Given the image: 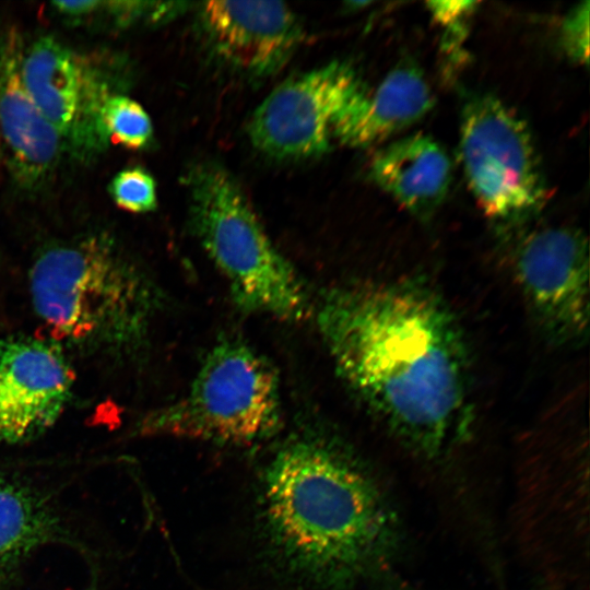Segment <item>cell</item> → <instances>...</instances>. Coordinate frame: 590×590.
Returning a JSON list of instances; mask_svg holds the SVG:
<instances>
[{
	"instance_id": "obj_7",
	"label": "cell",
	"mask_w": 590,
	"mask_h": 590,
	"mask_svg": "<svg viewBox=\"0 0 590 590\" xmlns=\"http://www.w3.org/2000/svg\"><path fill=\"white\" fill-rule=\"evenodd\" d=\"M363 86L355 70L340 61L288 79L255 110L250 140L273 157L320 155L329 148L337 121Z\"/></svg>"
},
{
	"instance_id": "obj_10",
	"label": "cell",
	"mask_w": 590,
	"mask_h": 590,
	"mask_svg": "<svg viewBox=\"0 0 590 590\" xmlns=\"http://www.w3.org/2000/svg\"><path fill=\"white\" fill-rule=\"evenodd\" d=\"M72 384V369L56 342L0 338V447L31 441L50 428Z\"/></svg>"
},
{
	"instance_id": "obj_3",
	"label": "cell",
	"mask_w": 590,
	"mask_h": 590,
	"mask_svg": "<svg viewBox=\"0 0 590 590\" xmlns=\"http://www.w3.org/2000/svg\"><path fill=\"white\" fill-rule=\"evenodd\" d=\"M30 290L57 338L118 356L144 346L160 306L146 274L102 234L45 249L31 268Z\"/></svg>"
},
{
	"instance_id": "obj_14",
	"label": "cell",
	"mask_w": 590,
	"mask_h": 590,
	"mask_svg": "<svg viewBox=\"0 0 590 590\" xmlns=\"http://www.w3.org/2000/svg\"><path fill=\"white\" fill-rule=\"evenodd\" d=\"M451 162L432 137L416 133L389 143L373 157L371 180L412 214L429 217L444 202Z\"/></svg>"
},
{
	"instance_id": "obj_19",
	"label": "cell",
	"mask_w": 590,
	"mask_h": 590,
	"mask_svg": "<svg viewBox=\"0 0 590 590\" xmlns=\"http://www.w3.org/2000/svg\"><path fill=\"white\" fill-rule=\"evenodd\" d=\"M432 16L446 32L445 45L448 51L462 42L467 23L477 2L475 1H429L426 3ZM460 45V44H459Z\"/></svg>"
},
{
	"instance_id": "obj_1",
	"label": "cell",
	"mask_w": 590,
	"mask_h": 590,
	"mask_svg": "<svg viewBox=\"0 0 590 590\" xmlns=\"http://www.w3.org/2000/svg\"><path fill=\"white\" fill-rule=\"evenodd\" d=\"M317 323L340 377L400 440L435 457L463 437L468 352L438 294L408 281L347 284L321 299Z\"/></svg>"
},
{
	"instance_id": "obj_5",
	"label": "cell",
	"mask_w": 590,
	"mask_h": 590,
	"mask_svg": "<svg viewBox=\"0 0 590 590\" xmlns=\"http://www.w3.org/2000/svg\"><path fill=\"white\" fill-rule=\"evenodd\" d=\"M282 423L274 367L238 339L217 342L205 355L188 392L149 413L143 435L250 445L274 435Z\"/></svg>"
},
{
	"instance_id": "obj_2",
	"label": "cell",
	"mask_w": 590,
	"mask_h": 590,
	"mask_svg": "<svg viewBox=\"0 0 590 590\" xmlns=\"http://www.w3.org/2000/svg\"><path fill=\"white\" fill-rule=\"evenodd\" d=\"M267 529L291 568L338 585L378 562L394 533L391 510L369 474L317 437L285 444L263 479Z\"/></svg>"
},
{
	"instance_id": "obj_18",
	"label": "cell",
	"mask_w": 590,
	"mask_h": 590,
	"mask_svg": "<svg viewBox=\"0 0 590 590\" xmlns=\"http://www.w3.org/2000/svg\"><path fill=\"white\" fill-rule=\"evenodd\" d=\"M589 1L579 3L565 16L560 28L565 54L580 64L589 60Z\"/></svg>"
},
{
	"instance_id": "obj_17",
	"label": "cell",
	"mask_w": 590,
	"mask_h": 590,
	"mask_svg": "<svg viewBox=\"0 0 590 590\" xmlns=\"http://www.w3.org/2000/svg\"><path fill=\"white\" fill-rule=\"evenodd\" d=\"M109 193L116 205L133 213H146L156 208V184L142 167L120 170L109 184Z\"/></svg>"
},
{
	"instance_id": "obj_4",
	"label": "cell",
	"mask_w": 590,
	"mask_h": 590,
	"mask_svg": "<svg viewBox=\"0 0 590 590\" xmlns=\"http://www.w3.org/2000/svg\"><path fill=\"white\" fill-rule=\"evenodd\" d=\"M190 222L241 310L299 322L312 307L292 264L276 249L232 175L203 163L188 175Z\"/></svg>"
},
{
	"instance_id": "obj_13",
	"label": "cell",
	"mask_w": 590,
	"mask_h": 590,
	"mask_svg": "<svg viewBox=\"0 0 590 590\" xmlns=\"http://www.w3.org/2000/svg\"><path fill=\"white\" fill-rule=\"evenodd\" d=\"M433 106L422 70L403 61L371 91L361 88L337 121L333 138L352 148L369 146L421 120Z\"/></svg>"
},
{
	"instance_id": "obj_8",
	"label": "cell",
	"mask_w": 590,
	"mask_h": 590,
	"mask_svg": "<svg viewBox=\"0 0 590 590\" xmlns=\"http://www.w3.org/2000/svg\"><path fill=\"white\" fill-rule=\"evenodd\" d=\"M512 272L522 296L555 341L586 334L589 323L587 239L573 227L547 226L524 235L515 248Z\"/></svg>"
},
{
	"instance_id": "obj_11",
	"label": "cell",
	"mask_w": 590,
	"mask_h": 590,
	"mask_svg": "<svg viewBox=\"0 0 590 590\" xmlns=\"http://www.w3.org/2000/svg\"><path fill=\"white\" fill-rule=\"evenodd\" d=\"M200 19L216 54L258 76L279 70L304 37L299 19L279 1H209Z\"/></svg>"
},
{
	"instance_id": "obj_12",
	"label": "cell",
	"mask_w": 590,
	"mask_h": 590,
	"mask_svg": "<svg viewBox=\"0 0 590 590\" xmlns=\"http://www.w3.org/2000/svg\"><path fill=\"white\" fill-rule=\"evenodd\" d=\"M22 51L15 34L0 46V137L14 174L33 187L55 168L64 144L22 81Z\"/></svg>"
},
{
	"instance_id": "obj_9",
	"label": "cell",
	"mask_w": 590,
	"mask_h": 590,
	"mask_svg": "<svg viewBox=\"0 0 590 590\" xmlns=\"http://www.w3.org/2000/svg\"><path fill=\"white\" fill-rule=\"evenodd\" d=\"M20 72L64 146L83 156L106 146L101 114L113 92L90 61L58 39L43 36L22 51Z\"/></svg>"
},
{
	"instance_id": "obj_16",
	"label": "cell",
	"mask_w": 590,
	"mask_h": 590,
	"mask_svg": "<svg viewBox=\"0 0 590 590\" xmlns=\"http://www.w3.org/2000/svg\"><path fill=\"white\" fill-rule=\"evenodd\" d=\"M101 121L107 140L132 150L144 149L152 140V121L134 99L113 93L103 105Z\"/></svg>"
},
{
	"instance_id": "obj_6",
	"label": "cell",
	"mask_w": 590,
	"mask_h": 590,
	"mask_svg": "<svg viewBox=\"0 0 590 590\" xmlns=\"http://www.w3.org/2000/svg\"><path fill=\"white\" fill-rule=\"evenodd\" d=\"M459 148L469 188L487 217L517 224L543 208L547 190L531 133L499 98L469 97Z\"/></svg>"
},
{
	"instance_id": "obj_15",
	"label": "cell",
	"mask_w": 590,
	"mask_h": 590,
	"mask_svg": "<svg viewBox=\"0 0 590 590\" xmlns=\"http://www.w3.org/2000/svg\"><path fill=\"white\" fill-rule=\"evenodd\" d=\"M64 535L50 495L23 476L0 471V586L11 582L35 551Z\"/></svg>"
}]
</instances>
